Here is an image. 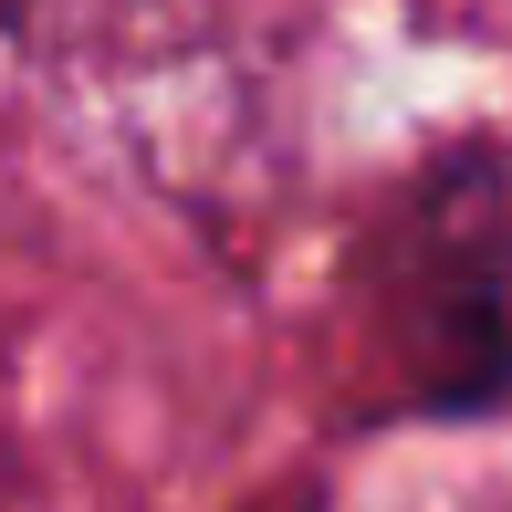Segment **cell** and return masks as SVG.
Masks as SVG:
<instances>
[{"label": "cell", "mask_w": 512, "mask_h": 512, "mask_svg": "<svg viewBox=\"0 0 512 512\" xmlns=\"http://www.w3.org/2000/svg\"><path fill=\"white\" fill-rule=\"evenodd\" d=\"M377 356L398 408L471 418L512 398V147H460L387 209L377 262Z\"/></svg>", "instance_id": "6da1fadb"}]
</instances>
